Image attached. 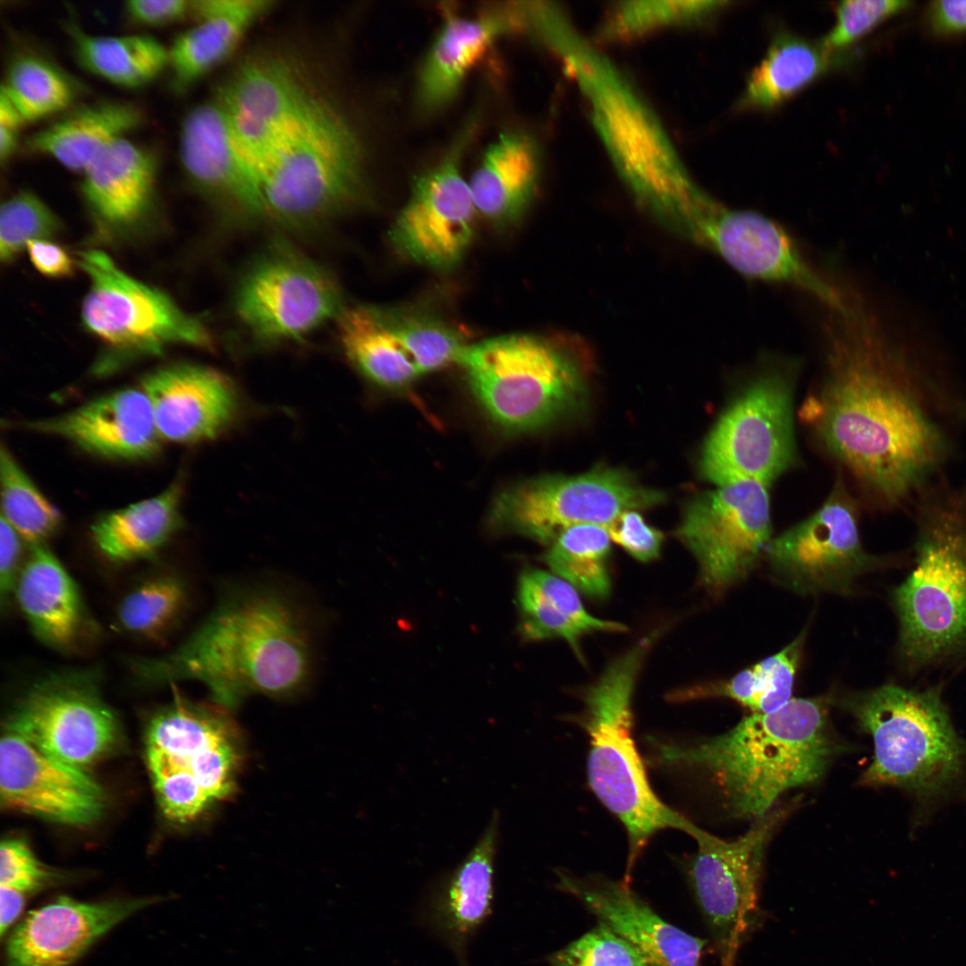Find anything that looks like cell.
I'll return each instance as SVG.
<instances>
[{"label": "cell", "mask_w": 966, "mask_h": 966, "mask_svg": "<svg viewBox=\"0 0 966 966\" xmlns=\"http://www.w3.org/2000/svg\"><path fill=\"white\" fill-rule=\"evenodd\" d=\"M828 310L823 375L800 417L872 503L900 508L956 455L966 394L894 344L855 292Z\"/></svg>", "instance_id": "6da1fadb"}, {"label": "cell", "mask_w": 966, "mask_h": 966, "mask_svg": "<svg viewBox=\"0 0 966 966\" xmlns=\"http://www.w3.org/2000/svg\"><path fill=\"white\" fill-rule=\"evenodd\" d=\"M140 680L201 682L213 702L234 708L253 693L285 697L300 691L312 668V639L304 614L266 586L224 594L177 648L134 665Z\"/></svg>", "instance_id": "7a4b0ae2"}, {"label": "cell", "mask_w": 966, "mask_h": 966, "mask_svg": "<svg viewBox=\"0 0 966 966\" xmlns=\"http://www.w3.org/2000/svg\"><path fill=\"white\" fill-rule=\"evenodd\" d=\"M835 751L826 701L791 699L695 744L660 743L657 759L706 773L733 815L758 819L785 791L818 780Z\"/></svg>", "instance_id": "3957f363"}, {"label": "cell", "mask_w": 966, "mask_h": 966, "mask_svg": "<svg viewBox=\"0 0 966 966\" xmlns=\"http://www.w3.org/2000/svg\"><path fill=\"white\" fill-rule=\"evenodd\" d=\"M545 45L577 82L595 130L631 194L673 226L702 190L689 175L651 109L571 21L555 26Z\"/></svg>", "instance_id": "277c9868"}, {"label": "cell", "mask_w": 966, "mask_h": 966, "mask_svg": "<svg viewBox=\"0 0 966 966\" xmlns=\"http://www.w3.org/2000/svg\"><path fill=\"white\" fill-rule=\"evenodd\" d=\"M911 501L915 565L892 593L909 673L966 660V483L941 476Z\"/></svg>", "instance_id": "5b68a950"}, {"label": "cell", "mask_w": 966, "mask_h": 966, "mask_svg": "<svg viewBox=\"0 0 966 966\" xmlns=\"http://www.w3.org/2000/svg\"><path fill=\"white\" fill-rule=\"evenodd\" d=\"M653 639V635L643 638L606 666L585 690L579 716L589 741V785L627 834V881L655 834L667 828L689 834L694 825L657 796L632 736V696Z\"/></svg>", "instance_id": "8992f818"}, {"label": "cell", "mask_w": 966, "mask_h": 966, "mask_svg": "<svg viewBox=\"0 0 966 966\" xmlns=\"http://www.w3.org/2000/svg\"><path fill=\"white\" fill-rule=\"evenodd\" d=\"M941 693V685L919 691L886 684L845 701L874 743L861 784L899 787L928 801L966 776V743Z\"/></svg>", "instance_id": "52a82bcc"}, {"label": "cell", "mask_w": 966, "mask_h": 966, "mask_svg": "<svg viewBox=\"0 0 966 966\" xmlns=\"http://www.w3.org/2000/svg\"><path fill=\"white\" fill-rule=\"evenodd\" d=\"M458 362L487 412L514 431L542 426L579 404L594 365L586 343L566 334L490 338L465 346Z\"/></svg>", "instance_id": "ba28073f"}, {"label": "cell", "mask_w": 966, "mask_h": 966, "mask_svg": "<svg viewBox=\"0 0 966 966\" xmlns=\"http://www.w3.org/2000/svg\"><path fill=\"white\" fill-rule=\"evenodd\" d=\"M264 216L292 226L324 222L363 193L362 152L350 123L325 100L258 174Z\"/></svg>", "instance_id": "9c48e42d"}, {"label": "cell", "mask_w": 966, "mask_h": 966, "mask_svg": "<svg viewBox=\"0 0 966 966\" xmlns=\"http://www.w3.org/2000/svg\"><path fill=\"white\" fill-rule=\"evenodd\" d=\"M710 430L700 471L716 486L756 480L768 486L798 460L793 396L800 361L760 357Z\"/></svg>", "instance_id": "30bf717a"}, {"label": "cell", "mask_w": 966, "mask_h": 966, "mask_svg": "<svg viewBox=\"0 0 966 966\" xmlns=\"http://www.w3.org/2000/svg\"><path fill=\"white\" fill-rule=\"evenodd\" d=\"M76 264L89 279L82 325L112 350V356L158 355L172 344L212 345L201 321L158 288L126 274L106 252L80 250Z\"/></svg>", "instance_id": "8fae6325"}, {"label": "cell", "mask_w": 966, "mask_h": 966, "mask_svg": "<svg viewBox=\"0 0 966 966\" xmlns=\"http://www.w3.org/2000/svg\"><path fill=\"white\" fill-rule=\"evenodd\" d=\"M788 809L767 813L735 841L694 824L697 852L686 865L688 881L720 966H735L741 947L760 922L759 880L765 849Z\"/></svg>", "instance_id": "7c38bea8"}, {"label": "cell", "mask_w": 966, "mask_h": 966, "mask_svg": "<svg viewBox=\"0 0 966 966\" xmlns=\"http://www.w3.org/2000/svg\"><path fill=\"white\" fill-rule=\"evenodd\" d=\"M234 308L249 332L267 342L300 338L343 310L329 274L283 240L270 242L247 266Z\"/></svg>", "instance_id": "4fadbf2b"}, {"label": "cell", "mask_w": 966, "mask_h": 966, "mask_svg": "<svg viewBox=\"0 0 966 966\" xmlns=\"http://www.w3.org/2000/svg\"><path fill=\"white\" fill-rule=\"evenodd\" d=\"M665 500L629 473L599 469L576 476H550L509 489L496 502V522L546 544L579 524L607 527L624 511L649 508Z\"/></svg>", "instance_id": "5bb4252c"}, {"label": "cell", "mask_w": 966, "mask_h": 966, "mask_svg": "<svg viewBox=\"0 0 966 966\" xmlns=\"http://www.w3.org/2000/svg\"><path fill=\"white\" fill-rule=\"evenodd\" d=\"M91 671L52 673L32 684L7 718L6 729L42 753L82 768L118 736L116 718Z\"/></svg>", "instance_id": "9a60e30c"}, {"label": "cell", "mask_w": 966, "mask_h": 966, "mask_svg": "<svg viewBox=\"0 0 966 966\" xmlns=\"http://www.w3.org/2000/svg\"><path fill=\"white\" fill-rule=\"evenodd\" d=\"M768 485L739 480L690 503L676 537L694 555L704 587L716 593L743 578L771 541Z\"/></svg>", "instance_id": "2e32d148"}, {"label": "cell", "mask_w": 966, "mask_h": 966, "mask_svg": "<svg viewBox=\"0 0 966 966\" xmlns=\"http://www.w3.org/2000/svg\"><path fill=\"white\" fill-rule=\"evenodd\" d=\"M236 142L256 172L314 113L324 99L279 57L244 61L215 97Z\"/></svg>", "instance_id": "e0dca14e"}, {"label": "cell", "mask_w": 966, "mask_h": 966, "mask_svg": "<svg viewBox=\"0 0 966 966\" xmlns=\"http://www.w3.org/2000/svg\"><path fill=\"white\" fill-rule=\"evenodd\" d=\"M766 552L774 570L801 592L845 591L876 562L862 547L858 505L841 475L823 504L771 539Z\"/></svg>", "instance_id": "ac0fdd59"}, {"label": "cell", "mask_w": 966, "mask_h": 966, "mask_svg": "<svg viewBox=\"0 0 966 966\" xmlns=\"http://www.w3.org/2000/svg\"><path fill=\"white\" fill-rule=\"evenodd\" d=\"M475 130L469 121L436 165L418 176L391 231L394 245L408 258L433 267H449L470 244L476 210L462 176L461 160Z\"/></svg>", "instance_id": "d6986e66"}, {"label": "cell", "mask_w": 966, "mask_h": 966, "mask_svg": "<svg viewBox=\"0 0 966 966\" xmlns=\"http://www.w3.org/2000/svg\"><path fill=\"white\" fill-rule=\"evenodd\" d=\"M0 792L7 809L72 826L94 822L106 805L102 787L81 768L8 732L0 743Z\"/></svg>", "instance_id": "ffe728a7"}, {"label": "cell", "mask_w": 966, "mask_h": 966, "mask_svg": "<svg viewBox=\"0 0 966 966\" xmlns=\"http://www.w3.org/2000/svg\"><path fill=\"white\" fill-rule=\"evenodd\" d=\"M159 896L81 902L60 896L30 911L9 934L6 966H71L114 927Z\"/></svg>", "instance_id": "44dd1931"}, {"label": "cell", "mask_w": 966, "mask_h": 966, "mask_svg": "<svg viewBox=\"0 0 966 966\" xmlns=\"http://www.w3.org/2000/svg\"><path fill=\"white\" fill-rule=\"evenodd\" d=\"M556 887L641 950L657 966H701L707 941L659 916L626 880L558 870Z\"/></svg>", "instance_id": "7402d4cb"}, {"label": "cell", "mask_w": 966, "mask_h": 966, "mask_svg": "<svg viewBox=\"0 0 966 966\" xmlns=\"http://www.w3.org/2000/svg\"><path fill=\"white\" fill-rule=\"evenodd\" d=\"M179 155L186 176L201 192L233 210L264 216L256 172L239 148L216 97L185 115Z\"/></svg>", "instance_id": "603a6c76"}, {"label": "cell", "mask_w": 966, "mask_h": 966, "mask_svg": "<svg viewBox=\"0 0 966 966\" xmlns=\"http://www.w3.org/2000/svg\"><path fill=\"white\" fill-rule=\"evenodd\" d=\"M157 172L155 155L123 138L82 173L81 193L101 237L129 239L148 226L154 211Z\"/></svg>", "instance_id": "cb8c5ba5"}, {"label": "cell", "mask_w": 966, "mask_h": 966, "mask_svg": "<svg viewBox=\"0 0 966 966\" xmlns=\"http://www.w3.org/2000/svg\"><path fill=\"white\" fill-rule=\"evenodd\" d=\"M25 429L59 436L94 454L122 460L155 455L162 440L142 389L124 388L55 417L22 423Z\"/></svg>", "instance_id": "d4e9b609"}, {"label": "cell", "mask_w": 966, "mask_h": 966, "mask_svg": "<svg viewBox=\"0 0 966 966\" xmlns=\"http://www.w3.org/2000/svg\"><path fill=\"white\" fill-rule=\"evenodd\" d=\"M161 439L191 443L215 436L229 422L234 394L227 379L207 367L178 363L141 379Z\"/></svg>", "instance_id": "484cf974"}, {"label": "cell", "mask_w": 966, "mask_h": 966, "mask_svg": "<svg viewBox=\"0 0 966 966\" xmlns=\"http://www.w3.org/2000/svg\"><path fill=\"white\" fill-rule=\"evenodd\" d=\"M498 823L496 814L471 852L420 909L423 925L454 953L459 966H469L467 947L492 913Z\"/></svg>", "instance_id": "4316f807"}, {"label": "cell", "mask_w": 966, "mask_h": 966, "mask_svg": "<svg viewBox=\"0 0 966 966\" xmlns=\"http://www.w3.org/2000/svg\"><path fill=\"white\" fill-rule=\"evenodd\" d=\"M13 591L31 631L44 644L72 651L94 636L95 623L75 581L44 544L30 547Z\"/></svg>", "instance_id": "83f0119b"}, {"label": "cell", "mask_w": 966, "mask_h": 966, "mask_svg": "<svg viewBox=\"0 0 966 966\" xmlns=\"http://www.w3.org/2000/svg\"><path fill=\"white\" fill-rule=\"evenodd\" d=\"M515 5L487 11L472 19L445 13L444 22L420 66L416 89L419 109L433 113L456 95L468 72L501 36L520 29Z\"/></svg>", "instance_id": "f1b7e54d"}, {"label": "cell", "mask_w": 966, "mask_h": 966, "mask_svg": "<svg viewBox=\"0 0 966 966\" xmlns=\"http://www.w3.org/2000/svg\"><path fill=\"white\" fill-rule=\"evenodd\" d=\"M265 0L192 2L198 23L179 34L168 47L171 85L185 91L227 58L254 21L270 8Z\"/></svg>", "instance_id": "f546056e"}, {"label": "cell", "mask_w": 966, "mask_h": 966, "mask_svg": "<svg viewBox=\"0 0 966 966\" xmlns=\"http://www.w3.org/2000/svg\"><path fill=\"white\" fill-rule=\"evenodd\" d=\"M142 122V111L135 105L100 100L67 110L31 134L25 146L34 154L82 174L109 146L126 138Z\"/></svg>", "instance_id": "4dcf8cb0"}, {"label": "cell", "mask_w": 966, "mask_h": 966, "mask_svg": "<svg viewBox=\"0 0 966 966\" xmlns=\"http://www.w3.org/2000/svg\"><path fill=\"white\" fill-rule=\"evenodd\" d=\"M520 631L529 640L562 639L582 660L580 640L596 631L623 632L624 624L593 616L578 591L564 580L539 569L522 572L518 582Z\"/></svg>", "instance_id": "1f68e13d"}, {"label": "cell", "mask_w": 966, "mask_h": 966, "mask_svg": "<svg viewBox=\"0 0 966 966\" xmlns=\"http://www.w3.org/2000/svg\"><path fill=\"white\" fill-rule=\"evenodd\" d=\"M539 165L530 136L502 133L488 146L469 182L476 210L495 222L516 218L534 194Z\"/></svg>", "instance_id": "d6a6232c"}, {"label": "cell", "mask_w": 966, "mask_h": 966, "mask_svg": "<svg viewBox=\"0 0 966 966\" xmlns=\"http://www.w3.org/2000/svg\"><path fill=\"white\" fill-rule=\"evenodd\" d=\"M229 709L216 704L191 702L175 693L158 711L147 731V762L150 773L183 770L190 760L221 741L236 739Z\"/></svg>", "instance_id": "836d02e7"}, {"label": "cell", "mask_w": 966, "mask_h": 966, "mask_svg": "<svg viewBox=\"0 0 966 966\" xmlns=\"http://www.w3.org/2000/svg\"><path fill=\"white\" fill-rule=\"evenodd\" d=\"M852 55L833 52L789 32L773 38L766 56L750 73L738 106L770 109L818 78L850 64Z\"/></svg>", "instance_id": "e575fe53"}, {"label": "cell", "mask_w": 966, "mask_h": 966, "mask_svg": "<svg viewBox=\"0 0 966 966\" xmlns=\"http://www.w3.org/2000/svg\"><path fill=\"white\" fill-rule=\"evenodd\" d=\"M181 495L174 482L153 497L100 516L90 528L95 546L115 563L151 556L179 528Z\"/></svg>", "instance_id": "d590c367"}, {"label": "cell", "mask_w": 966, "mask_h": 966, "mask_svg": "<svg viewBox=\"0 0 966 966\" xmlns=\"http://www.w3.org/2000/svg\"><path fill=\"white\" fill-rule=\"evenodd\" d=\"M337 334L348 358L380 385L402 386L420 374L398 338L391 318L377 309H343L337 317Z\"/></svg>", "instance_id": "8d00e7d4"}, {"label": "cell", "mask_w": 966, "mask_h": 966, "mask_svg": "<svg viewBox=\"0 0 966 966\" xmlns=\"http://www.w3.org/2000/svg\"><path fill=\"white\" fill-rule=\"evenodd\" d=\"M79 64L116 86L137 89L168 68V48L149 35H92L78 25L67 27Z\"/></svg>", "instance_id": "74e56055"}, {"label": "cell", "mask_w": 966, "mask_h": 966, "mask_svg": "<svg viewBox=\"0 0 966 966\" xmlns=\"http://www.w3.org/2000/svg\"><path fill=\"white\" fill-rule=\"evenodd\" d=\"M801 648L799 637L779 653L740 672L726 682L678 690L670 694L671 700L722 696L738 701L753 713L775 711L791 699Z\"/></svg>", "instance_id": "f35d334b"}, {"label": "cell", "mask_w": 966, "mask_h": 966, "mask_svg": "<svg viewBox=\"0 0 966 966\" xmlns=\"http://www.w3.org/2000/svg\"><path fill=\"white\" fill-rule=\"evenodd\" d=\"M1 91L25 122L30 123L69 110L80 88L75 80L49 60L21 53L8 64Z\"/></svg>", "instance_id": "ab89813d"}, {"label": "cell", "mask_w": 966, "mask_h": 966, "mask_svg": "<svg viewBox=\"0 0 966 966\" xmlns=\"http://www.w3.org/2000/svg\"><path fill=\"white\" fill-rule=\"evenodd\" d=\"M611 538L607 529L579 524L563 530L550 544L545 562L555 575L577 591L597 600L611 591L608 559Z\"/></svg>", "instance_id": "60d3db41"}, {"label": "cell", "mask_w": 966, "mask_h": 966, "mask_svg": "<svg viewBox=\"0 0 966 966\" xmlns=\"http://www.w3.org/2000/svg\"><path fill=\"white\" fill-rule=\"evenodd\" d=\"M0 479L1 516L30 547L44 544L58 528L61 515L4 445L0 451Z\"/></svg>", "instance_id": "b9f144b4"}, {"label": "cell", "mask_w": 966, "mask_h": 966, "mask_svg": "<svg viewBox=\"0 0 966 966\" xmlns=\"http://www.w3.org/2000/svg\"><path fill=\"white\" fill-rule=\"evenodd\" d=\"M187 602L186 588L179 578L158 576L144 581L123 599L117 619L130 633L159 640L179 622Z\"/></svg>", "instance_id": "7bdbcfd3"}, {"label": "cell", "mask_w": 966, "mask_h": 966, "mask_svg": "<svg viewBox=\"0 0 966 966\" xmlns=\"http://www.w3.org/2000/svg\"><path fill=\"white\" fill-rule=\"evenodd\" d=\"M724 1H624L613 8L601 30L607 40H629L658 28L700 22Z\"/></svg>", "instance_id": "ee69618b"}, {"label": "cell", "mask_w": 966, "mask_h": 966, "mask_svg": "<svg viewBox=\"0 0 966 966\" xmlns=\"http://www.w3.org/2000/svg\"><path fill=\"white\" fill-rule=\"evenodd\" d=\"M59 230L57 216L36 194L29 191L13 194L1 207V260L13 261L29 242L50 240Z\"/></svg>", "instance_id": "f6af8a7d"}, {"label": "cell", "mask_w": 966, "mask_h": 966, "mask_svg": "<svg viewBox=\"0 0 966 966\" xmlns=\"http://www.w3.org/2000/svg\"><path fill=\"white\" fill-rule=\"evenodd\" d=\"M548 966H657L641 950L602 922L547 957Z\"/></svg>", "instance_id": "bcb514c9"}, {"label": "cell", "mask_w": 966, "mask_h": 966, "mask_svg": "<svg viewBox=\"0 0 966 966\" xmlns=\"http://www.w3.org/2000/svg\"><path fill=\"white\" fill-rule=\"evenodd\" d=\"M392 322L398 338L419 373L458 361L465 347L458 335L442 322L415 318L395 322L392 319Z\"/></svg>", "instance_id": "7dc6e473"}, {"label": "cell", "mask_w": 966, "mask_h": 966, "mask_svg": "<svg viewBox=\"0 0 966 966\" xmlns=\"http://www.w3.org/2000/svg\"><path fill=\"white\" fill-rule=\"evenodd\" d=\"M907 1L846 0L836 6L835 26L821 41L833 52H844L886 19L906 9Z\"/></svg>", "instance_id": "c3c4849f"}, {"label": "cell", "mask_w": 966, "mask_h": 966, "mask_svg": "<svg viewBox=\"0 0 966 966\" xmlns=\"http://www.w3.org/2000/svg\"><path fill=\"white\" fill-rule=\"evenodd\" d=\"M236 739L221 741L192 758L183 771L191 773L212 801L228 799L235 792L240 755Z\"/></svg>", "instance_id": "681fc988"}, {"label": "cell", "mask_w": 966, "mask_h": 966, "mask_svg": "<svg viewBox=\"0 0 966 966\" xmlns=\"http://www.w3.org/2000/svg\"><path fill=\"white\" fill-rule=\"evenodd\" d=\"M158 803L170 819L187 822L208 808L212 802L194 776L182 770H165L151 773Z\"/></svg>", "instance_id": "f907efd6"}, {"label": "cell", "mask_w": 966, "mask_h": 966, "mask_svg": "<svg viewBox=\"0 0 966 966\" xmlns=\"http://www.w3.org/2000/svg\"><path fill=\"white\" fill-rule=\"evenodd\" d=\"M58 879L34 856L21 839L8 838L0 847V885L13 887L26 895L37 893Z\"/></svg>", "instance_id": "816d5d0a"}, {"label": "cell", "mask_w": 966, "mask_h": 966, "mask_svg": "<svg viewBox=\"0 0 966 966\" xmlns=\"http://www.w3.org/2000/svg\"><path fill=\"white\" fill-rule=\"evenodd\" d=\"M607 530L612 541L643 563L658 557L665 539L664 534L648 524L637 510L622 513Z\"/></svg>", "instance_id": "f5cc1de1"}, {"label": "cell", "mask_w": 966, "mask_h": 966, "mask_svg": "<svg viewBox=\"0 0 966 966\" xmlns=\"http://www.w3.org/2000/svg\"><path fill=\"white\" fill-rule=\"evenodd\" d=\"M192 2L186 0H131L124 5L128 19L142 26H165L191 12Z\"/></svg>", "instance_id": "db71d44e"}, {"label": "cell", "mask_w": 966, "mask_h": 966, "mask_svg": "<svg viewBox=\"0 0 966 966\" xmlns=\"http://www.w3.org/2000/svg\"><path fill=\"white\" fill-rule=\"evenodd\" d=\"M26 250L31 264L43 275L50 278L72 275L75 264L60 245L50 240H34L28 242Z\"/></svg>", "instance_id": "11a10c76"}, {"label": "cell", "mask_w": 966, "mask_h": 966, "mask_svg": "<svg viewBox=\"0 0 966 966\" xmlns=\"http://www.w3.org/2000/svg\"><path fill=\"white\" fill-rule=\"evenodd\" d=\"M21 537L12 525L1 516L0 520V594L4 604L14 586L20 573L19 564L21 552Z\"/></svg>", "instance_id": "9f6ffc18"}, {"label": "cell", "mask_w": 966, "mask_h": 966, "mask_svg": "<svg viewBox=\"0 0 966 966\" xmlns=\"http://www.w3.org/2000/svg\"><path fill=\"white\" fill-rule=\"evenodd\" d=\"M25 120L9 98L0 94V159L7 163L19 142L20 131Z\"/></svg>", "instance_id": "6f0895ef"}, {"label": "cell", "mask_w": 966, "mask_h": 966, "mask_svg": "<svg viewBox=\"0 0 966 966\" xmlns=\"http://www.w3.org/2000/svg\"><path fill=\"white\" fill-rule=\"evenodd\" d=\"M933 30L940 34L966 32V1H936L929 7Z\"/></svg>", "instance_id": "680465c9"}, {"label": "cell", "mask_w": 966, "mask_h": 966, "mask_svg": "<svg viewBox=\"0 0 966 966\" xmlns=\"http://www.w3.org/2000/svg\"><path fill=\"white\" fill-rule=\"evenodd\" d=\"M22 892L0 885V936L3 938L21 915L26 901Z\"/></svg>", "instance_id": "91938a15"}]
</instances>
